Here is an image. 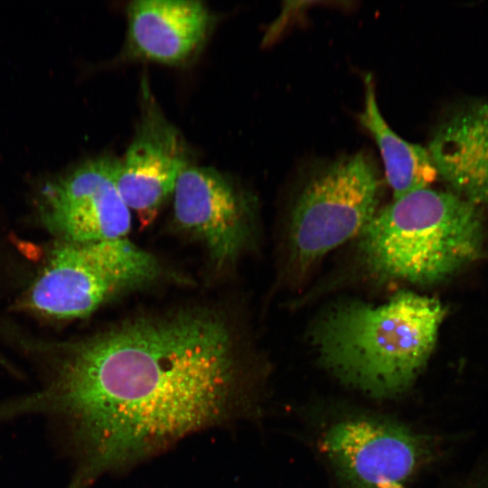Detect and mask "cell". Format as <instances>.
I'll list each match as a JSON object with an SVG mask.
<instances>
[{
  "instance_id": "obj_1",
  "label": "cell",
  "mask_w": 488,
  "mask_h": 488,
  "mask_svg": "<svg viewBox=\"0 0 488 488\" xmlns=\"http://www.w3.org/2000/svg\"><path fill=\"white\" fill-rule=\"evenodd\" d=\"M238 342L215 311L133 318L80 340L45 366L35 392L0 401V422L40 415L90 488L191 434L231 423L250 398Z\"/></svg>"
},
{
  "instance_id": "obj_2",
  "label": "cell",
  "mask_w": 488,
  "mask_h": 488,
  "mask_svg": "<svg viewBox=\"0 0 488 488\" xmlns=\"http://www.w3.org/2000/svg\"><path fill=\"white\" fill-rule=\"evenodd\" d=\"M446 308L411 291L372 305L346 300L314 322L310 340L321 362L343 382L375 397L406 390L434 350Z\"/></svg>"
},
{
  "instance_id": "obj_3",
  "label": "cell",
  "mask_w": 488,
  "mask_h": 488,
  "mask_svg": "<svg viewBox=\"0 0 488 488\" xmlns=\"http://www.w3.org/2000/svg\"><path fill=\"white\" fill-rule=\"evenodd\" d=\"M483 235L478 205L427 187L378 211L358 237V253L376 278L431 285L477 259Z\"/></svg>"
},
{
  "instance_id": "obj_4",
  "label": "cell",
  "mask_w": 488,
  "mask_h": 488,
  "mask_svg": "<svg viewBox=\"0 0 488 488\" xmlns=\"http://www.w3.org/2000/svg\"><path fill=\"white\" fill-rule=\"evenodd\" d=\"M380 178L364 152L314 167L292 207L288 229L290 262L305 272L328 252L359 237L377 213Z\"/></svg>"
},
{
  "instance_id": "obj_5",
  "label": "cell",
  "mask_w": 488,
  "mask_h": 488,
  "mask_svg": "<svg viewBox=\"0 0 488 488\" xmlns=\"http://www.w3.org/2000/svg\"><path fill=\"white\" fill-rule=\"evenodd\" d=\"M158 260L127 238L74 243L61 241L26 297L27 307L54 319L89 315L102 304L156 280Z\"/></svg>"
},
{
  "instance_id": "obj_6",
  "label": "cell",
  "mask_w": 488,
  "mask_h": 488,
  "mask_svg": "<svg viewBox=\"0 0 488 488\" xmlns=\"http://www.w3.org/2000/svg\"><path fill=\"white\" fill-rule=\"evenodd\" d=\"M119 160L100 156L50 183L39 201L44 226L61 241L90 243L127 238L131 212L117 186Z\"/></svg>"
},
{
  "instance_id": "obj_7",
  "label": "cell",
  "mask_w": 488,
  "mask_h": 488,
  "mask_svg": "<svg viewBox=\"0 0 488 488\" xmlns=\"http://www.w3.org/2000/svg\"><path fill=\"white\" fill-rule=\"evenodd\" d=\"M323 444L349 488H405L427 448L419 435L402 426L361 417L334 423Z\"/></svg>"
},
{
  "instance_id": "obj_8",
  "label": "cell",
  "mask_w": 488,
  "mask_h": 488,
  "mask_svg": "<svg viewBox=\"0 0 488 488\" xmlns=\"http://www.w3.org/2000/svg\"><path fill=\"white\" fill-rule=\"evenodd\" d=\"M177 224L199 239L217 267L238 260L252 239V202L211 167L188 166L174 193Z\"/></svg>"
},
{
  "instance_id": "obj_9",
  "label": "cell",
  "mask_w": 488,
  "mask_h": 488,
  "mask_svg": "<svg viewBox=\"0 0 488 488\" xmlns=\"http://www.w3.org/2000/svg\"><path fill=\"white\" fill-rule=\"evenodd\" d=\"M188 166L183 137L144 85L140 118L117 174L123 201L144 222L151 221Z\"/></svg>"
},
{
  "instance_id": "obj_10",
  "label": "cell",
  "mask_w": 488,
  "mask_h": 488,
  "mask_svg": "<svg viewBox=\"0 0 488 488\" xmlns=\"http://www.w3.org/2000/svg\"><path fill=\"white\" fill-rule=\"evenodd\" d=\"M427 151L451 192L478 206L488 204V100L470 99L449 108Z\"/></svg>"
},
{
  "instance_id": "obj_11",
  "label": "cell",
  "mask_w": 488,
  "mask_h": 488,
  "mask_svg": "<svg viewBox=\"0 0 488 488\" xmlns=\"http://www.w3.org/2000/svg\"><path fill=\"white\" fill-rule=\"evenodd\" d=\"M127 14V54L165 65L193 58L211 24V15L200 1L137 0L129 3Z\"/></svg>"
},
{
  "instance_id": "obj_12",
  "label": "cell",
  "mask_w": 488,
  "mask_h": 488,
  "mask_svg": "<svg viewBox=\"0 0 488 488\" xmlns=\"http://www.w3.org/2000/svg\"><path fill=\"white\" fill-rule=\"evenodd\" d=\"M359 118L377 143L394 200L427 188L436 178L438 174L427 149L404 140L381 116L370 73L364 77V106Z\"/></svg>"
}]
</instances>
